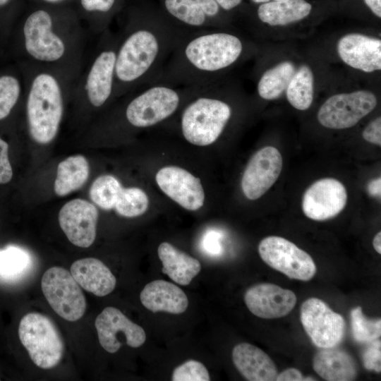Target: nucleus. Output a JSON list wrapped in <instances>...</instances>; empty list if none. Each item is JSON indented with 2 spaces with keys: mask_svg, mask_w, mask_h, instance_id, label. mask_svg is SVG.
Instances as JSON below:
<instances>
[{
  "mask_svg": "<svg viewBox=\"0 0 381 381\" xmlns=\"http://www.w3.org/2000/svg\"><path fill=\"white\" fill-rule=\"evenodd\" d=\"M173 381H209V373L200 362L188 360L177 366L173 371Z\"/></svg>",
  "mask_w": 381,
  "mask_h": 381,
  "instance_id": "35",
  "label": "nucleus"
},
{
  "mask_svg": "<svg viewBox=\"0 0 381 381\" xmlns=\"http://www.w3.org/2000/svg\"><path fill=\"white\" fill-rule=\"evenodd\" d=\"M255 4L269 2L270 0H252Z\"/></svg>",
  "mask_w": 381,
  "mask_h": 381,
  "instance_id": "45",
  "label": "nucleus"
},
{
  "mask_svg": "<svg viewBox=\"0 0 381 381\" xmlns=\"http://www.w3.org/2000/svg\"><path fill=\"white\" fill-rule=\"evenodd\" d=\"M24 95V80L16 64L0 71V121L7 119Z\"/></svg>",
  "mask_w": 381,
  "mask_h": 381,
  "instance_id": "29",
  "label": "nucleus"
},
{
  "mask_svg": "<svg viewBox=\"0 0 381 381\" xmlns=\"http://www.w3.org/2000/svg\"><path fill=\"white\" fill-rule=\"evenodd\" d=\"M169 18L188 30L212 28L219 23L221 8L215 0H163Z\"/></svg>",
  "mask_w": 381,
  "mask_h": 381,
  "instance_id": "18",
  "label": "nucleus"
},
{
  "mask_svg": "<svg viewBox=\"0 0 381 381\" xmlns=\"http://www.w3.org/2000/svg\"><path fill=\"white\" fill-rule=\"evenodd\" d=\"M300 318L306 332L318 347L333 348L343 339L344 319L318 298L303 303Z\"/></svg>",
  "mask_w": 381,
  "mask_h": 381,
  "instance_id": "11",
  "label": "nucleus"
},
{
  "mask_svg": "<svg viewBox=\"0 0 381 381\" xmlns=\"http://www.w3.org/2000/svg\"><path fill=\"white\" fill-rule=\"evenodd\" d=\"M118 32L107 29L97 37L88 61L75 80L71 99L97 110L114 98L115 67Z\"/></svg>",
  "mask_w": 381,
  "mask_h": 381,
  "instance_id": "5",
  "label": "nucleus"
},
{
  "mask_svg": "<svg viewBox=\"0 0 381 381\" xmlns=\"http://www.w3.org/2000/svg\"><path fill=\"white\" fill-rule=\"evenodd\" d=\"M123 0H75L73 7L89 35L97 37L109 28Z\"/></svg>",
  "mask_w": 381,
  "mask_h": 381,
  "instance_id": "23",
  "label": "nucleus"
},
{
  "mask_svg": "<svg viewBox=\"0 0 381 381\" xmlns=\"http://www.w3.org/2000/svg\"><path fill=\"white\" fill-rule=\"evenodd\" d=\"M274 1H284V0H274Z\"/></svg>",
  "mask_w": 381,
  "mask_h": 381,
  "instance_id": "46",
  "label": "nucleus"
},
{
  "mask_svg": "<svg viewBox=\"0 0 381 381\" xmlns=\"http://www.w3.org/2000/svg\"><path fill=\"white\" fill-rule=\"evenodd\" d=\"M282 169L279 150L266 146L250 159L241 179V189L246 198L254 200L262 196L277 181Z\"/></svg>",
  "mask_w": 381,
  "mask_h": 381,
  "instance_id": "13",
  "label": "nucleus"
},
{
  "mask_svg": "<svg viewBox=\"0 0 381 381\" xmlns=\"http://www.w3.org/2000/svg\"><path fill=\"white\" fill-rule=\"evenodd\" d=\"M286 90L292 107L302 111L308 109L313 99V74L310 67L303 65L296 71Z\"/></svg>",
  "mask_w": 381,
  "mask_h": 381,
  "instance_id": "32",
  "label": "nucleus"
},
{
  "mask_svg": "<svg viewBox=\"0 0 381 381\" xmlns=\"http://www.w3.org/2000/svg\"><path fill=\"white\" fill-rule=\"evenodd\" d=\"M157 254L162 263V272L180 285H188L200 272L201 265L196 258L168 242L159 244Z\"/></svg>",
  "mask_w": 381,
  "mask_h": 381,
  "instance_id": "25",
  "label": "nucleus"
},
{
  "mask_svg": "<svg viewBox=\"0 0 381 381\" xmlns=\"http://www.w3.org/2000/svg\"><path fill=\"white\" fill-rule=\"evenodd\" d=\"M364 1L376 16L381 17V0H364Z\"/></svg>",
  "mask_w": 381,
  "mask_h": 381,
  "instance_id": "43",
  "label": "nucleus"
},
{
  "mask_svg": "<svg viewBox=\"0 0 381 381\" xmlns=\"http://www.w3.org/2000/svg\"><path fill=\"white\" fill-rule=\"evenodd\" d=\"M381 179L380 177L371 180L367 186V191L372 197L380 198L381 194Z\"/></svg>",
  "mask_w": 381,
  "mask_h": 381,
  "instance_id": "41",
  "label": "nucleus"
},
{
  "mask_svg": "<svg viewBox=\"0 0 381 381\" xmlns=\"http://www.w3.org/2000/svg\"><path fill=\"white\" fill-rule=\"evenodd\" d=\"M88 34L72 6L29 4L9 41L17 61L56 68L77 79L85 62Z\"/></svg>",
  "mask_w": 381,
  "mask_h": 381,
  "instance_id": "1",
  "label": "nucleus"
},
{
  "mask_svg": "<svg viewBox=\"0 0 381 381\" xmlns=\"http://www.w3.org/2000/svg\"><path fill=\"white\" fill-rule=\"evenodd\" d=\"M311 9L305 0L274 1L262 4L258 16L260 21L272 26L286 25L306 18Z\"/></svg>",
  "mask_w": 381,
  "mask_h": 381,
  "instance_id": "27",
  "label": "nucleus"
},
{
  "mask_svg": "<svg viewBox=\"0 0 381 381\" xmlns=\"http://www.w3.org/2000/svg\"><path fill=\"white\" fill-rule=\"evenodd\" d=\"M188 30L133 11L118 32L114 98L151 83Z\"/></svg>",
  "mask_w": 381,
  "mask_h": 381,
  "instance_id": "2",
  "label": "nucleus"
},
{
  "mask_svg": "<svg viewBox=\"0 0 381 381\" xmlns=\"http://www.w3.org/2000/svg\"><path fill=\"white\" fill-rule=\"evenodd\" d=\"M13 177V170L8 159V144L0 137V184L8 183Z\"/></svg>",
  "mask_w": 381,
  "mask_h": 381,
  "instance_id": "37",
  "label": "nucleus"
},
{
  "mask_svg": "<svg viewBox=\"0 0 381 381\" xmlns=\"http://www.w3.org/2000/svg\"><path fill=\"white\" fill-rule=\"evenodd\" d=\"M362 136L365 140L381 145V117L378 116L372 121L363 130Z\"/></svg>",
  "mask_w": 381,
  "mask_h": 381,
  "instance_id": "38",
  "label": "nucleus"
},
{
  "mask_svg": "<svg viewBox=\"0 0 381 381\" xmlns=\"http://www.w3.org/2000/svg\"><path fill=\"white\" fill-rule=\"evenodd\" d=\"M24 80V102L30 138L47 145L56 137L68 99L77 80L56 68L17 61Z\"/></svg>",
  "mask_w": 381,
  "mask_h": 381,
  "instance_id": "4",
  "label": "nucleus"
},
{
  "mask_svg": "<svg viewBox=\"0 0 381 381\" xmlns=\"http://www.w3.org/2000/svg\"><path fill=\"white\" fill-rule=\"evenodd\" d=\"M30 4L43 5L49 6H72L75 0H28Z\"/></svg>",
  "mask_w": 381,
  "mask_h": 381,
  "instance_id": "40",
  "label": "nucleus"
},
{
  "mask_svg": "<svg viewBox=\"0 0 381 381\" xmlns=\"http://www.w3.org/2000/svg\"><path fill=\"white\" fill-rule=\"evenodd\" d=\"M377 104L376 96L368 90L334 95L320 107L318 120L328 128H349L373 111Z\"/></svg>",
  "mask_w": 381,
  "mask_h": 381,
  "instance_id": "10",
  "label": "nucleus"
},
{
  "mask_svg": "<svg viewBox=\"0 0 381 381\" xmlns=\"http://www.w3.org/2000/svg\"><path fill=\"white\" fill-rule=\"evenodd\" d=\"M276 380L277 381H306L315 380L310 377H304L302 373L296 368H288L280 374L277 375Z\"/></svg>",
  "mask_w": 381,
  "mask_h": 381,
  "instance_id": "39",
  "label": "nucleus"
},
{
  "mask_svg": "<svg viewBox=\"0 0 381 381\" xmlns=\"http://www.w3.org/2000/svg\"><path fill=\"white\" fill-rule=\"evenodd\" d=\"M95 326L100 345L110 353L118 351L123 344L138 348L146 340L143 328L114 307L105 308L96 318Z\"/></svg>",
  "mask_w": 381,
  "mask_h": 381,
  "instance_id": "12",
  "label": "nucleus"
},
{
  "mask_svg": "<svg viewBox=\"0 0 381 381\" xmlns=\"http://www.w3.org/2000/svg\"><path fill=\"white\" fill-rule=\"evenodd\" d=\"M25 0H0V44L10 40L12 30L25 7Z\"/></svg>",
  "mask_w": 381,
  "mask_h": 381,
  "instance_id": "34",
  "label": "nucleus"
},
{
  "mask_svg": "<svg viewBox=\"0 0 381 381\" xmlns=\"http://www.w3.org/2000/svg\"><path fill=\"white\" fill-rule=\"evenodd\" d=\"M89 172V164L83 155L70 156L61 161L54 185L56 195L62 197L79 189L87 180Z\"/></svg>",
  "mask_w": 381,
  "mask_h": 381,
  "instance_id": "28",
  "label": "nucleus"
},
{
  "mask_svg": "<svg viewBox=\"0 0 381 381\" xmlns=\"http://www.w3.org/2000/svg\"><path fill=\"white\" fill-rule=\"evenodd\" d=\"M351 330L354 339L358 342H370L381 335V320L367 318L358 306L351 311Z\"/></svg>",
  "mask_w": 381,
  "mask_h": 381,
  "instance_id": "33",
  "label": "nucleus"
},
{
  "mask_svg": "<svg viewBox=\"0 0 381 381\" xmlns=\"http://www.w3.org/2000/svg\"><path fill=\"white\" fill-rule=\"evenodd\" d=\"M258 253L266 264L291 279L309 281L316 273L310 255L284 238L270 236L263 238L258 245Z\"/></svg>",
  "mask_w": 381,
  "mask_h": 381,
  "instance_id": "9",
  "label": "nucleus"
},
{
  "mask_svg": "<svg viewBox=\"0 0 381 381\" xmlns=\"http://www.w3.org/2000/svg\"><path fill=\"white\" fill-rule=\"evenodd\" d=\"M363 363L365 368L369 370L380 373L381 370V344L380 340L375 339L363 353Z\"/></svg>",
  "mask_w": 381,
  "mask_h": 381,
  "instance_id": "36",
  "label": "nucleus"
},
{
  "mask_svg": "<svg viewBox=\"0 0 381 381\" xmlns=\"http://www.w3.org/2000/svg\"><path fill=\"white\" fill-rule=\"evenodd\" d=\"M232 359L237 370L248 380H276L278 373L274 363L262 349L253 344L236 345L232 351Z\"/></svg>",
  "mask_w": 381,
  "mask_h": 381,
  "instance_id": "21",
  "label": "nucleus"
},
{
  "mask_svg": "<svg viewBox=\"0 0 381 381\" xmlns=\"http://www.w3.org/2000/svg\"><path fill=\"white\" fill-rule=\"evenodd\" d=\"M244 301L255 316L272 319L288 315L296 305V296L291 290L262 283L250 287L245 294Z\"/></svg>",
  "mask_w": 381,
  "mask_h": 381,
  "instance_id": "17",
  "label": "nucleus"
},
{
  "mask_svg": "<svg viewBox=\"0 0 381 381\" xmlns=\"http://www.w3.org/2000/svg\"><path fill=\"white\" fill-rule=\"evenodd\" d=\"M71 274L85 291L97 296H104L113 291L116 279L109 268L100 260L85 258L73 262Z\"/></svg>",
  "mask_w": 381,
  "mask_h": 381,
  "instance_id": "22",
  "label": "nucleus"
},
{
  "mask_svg": "<svg viewBox=\"0 0 381 381\" xmlns=\"http://www.w3.org/2000/svg\"><path fill=\"white\" fill-rule=\"evenodd\" d=\"M313 368L328 381L353 380L357 374L353 358L346 351L332 348L325 349L315 354Z\"/></svg>",
  "mask_w": 381,
  "mask_h": 381,
  "instance_id": "26",
  "label": "nucleus"
},
{
  "mask_svg": "<svg viewBox=\"0 0 381 381\" xmlns=\"http://www.w3.org/2000/svg\"><path fill=\"white\" fill-rule=\"evenodd\" d=\"M296 71L294 64L282 61L264 72L258 80V95L266 100L276 99L286 90Z\"/></svg>",
  "mask_w": 381,
  "mask_h": 381,
  "instance_id": "30",
  "label": "nucleus"
},
{
  "mask_svg": "<svg viewBox=\"0 0 381 381\" xmlns=\"http://www.w3.org/2000/svg\"><path fill=\"white\" fill-rule=\"evenodd\" d=\"M134 187L124 188L112 175H102L92 183L90 189L92 201L103 210L115 211L123 216L133 196Z\"/></svg>",
  "mask_w": 381,
  "mask_h": 381,
  "instance_id": "24",
  "label": "nucleus"
},
{
  "mask_svg": "<svg viewBox=\"0 0 381 381\" xmlns=\"http://www.w3.org/2000/svg\"><path fill=\"white\" fill-rule=\"evenodd\" d=\"M156 182L162 191L183 208L195 211L205 201V191L200 179L186 169L167 166L156 174Z\"/></svg>",
  "mask_w": 381,
  "mask_h": 381,
  "instance_id": "14",
  "label": "nucleus"
},
{
  "mask_svg": "<svg viewBox=\"0 0 381 381\" xmlns=\"http://www.w3.org/2000/svg\"><path fill=\"white\" fill-rule=\"evenodd\" d=\"M244 51L243 41L230 32L214 28L187 30L151 83L181 87L210 85L236 64Z\"/></svg>",
  "mask_w": 381,
  "mask_h": 381,
  "instance_id": "3",
  "label": "nucleus"
},
{
  "mask_svg": "<svg viewBox=\"0 0 381 381\" xmlns=\"http://www.w3.org/2000/svg\"><path fill=\"white\" fill-rule=\"evenodd\" d=\"M32 268V259L25 250L16 246L0 250V281L6 283L20 281Z\"/></svg>",
  "mask_w": 381,
  "mask_h": 381,
  "instance_id": "31",
  "label": "nucleus"
},
{
  "mask_svg": "<svg viewBox=\"0 0 381 381\" xmlns=\"http://www.w3.org/2000/svg\"><path fill=\"white\" fill-rule=\"evenodd\" d=\"M337 52L348 66L366 73L381 69V40L360 33H349L337 43Z\"/></svg>",
  "mask_w": 381,
  "mask_h": 381,
  "instance_id": "19",
  "label": "nucleus"
},
{
  "mask_svg": "<svg viewBox=\"0 0 381 381\" xmlns=\"http://www.w3.org/2000/svg\"><path fill=\"white\" fill-rule=\"evenodd\" d=\"M373 245L375 250L377 251V253L380 254L381 253V232L380 231L377 233V234L375 236L373 240Z\"/></svg>",
  "mask_w": 381,
  "mask_h": 381,
  "instance_id": "44",
  "label": "nucleus"
},
{
  "mask_svg": "<svg viewBox=\"0 0 381 381\" xmlns=\"http://www.w3.org/2000/svg\"><path fill=\"white\" fill-rule=\"evenodd\" d=\"M18 336L37 367L50 369L60 363L64 342L55 325L46 315L35 312L25 315L19 323Z\"/></svg>",
  "mask_w": 381,
  "mask_h": 381,
  "instance_id": "7",
  "label": "nucleus"
},
{
  "mask_svg": "<svg viewBox=\"0 0 381 381\" xmlns=\"http://www.w3.org/2000/svg\"><path fill=\"white\" fill-rule=\"evenodd\" d=\"M42 293L54 311L63 319L74 322L86 310L85 297L70 272L61 267H52L42 275Z\"/></svg>",
  "mask_w": 381,
  "mask_h": 381,
  "instance_id": "8",
  "label": "nucleus"
},
{
  "mask_svg": "<svg viewBox=\"0 0 381 381\" xmlns=\"http://www.w3.org/2000/svg\"><path fill=\"white\" fill-rule=\"evenodd\" d=\"M218 82L202 87L184 104L180 127L183 138L207 146L221 136L232 116L231 106L220 97Z\"/></svg>",
  "mask_w": 381,
  "mask_h": 381,
  "instance_id": "6",
  "label": "nucleus"
},
{
  "mask_svg": "<svg viewBox=\"0 0 381 381\" xmlns=\"http://www.w3.org/2000/svg\"><path fill=\"white\" fill-rule=\"evenodd\" d=\"M98 215V210L92 203L76 198L61 207L59 223L71 243L80 248H88L95 240Z\"/></svg>",
  "mask_w": 381,
  "mask_h": 381,
  "instance_id": "16",
  "label": "nucleus"
},
{
  "mask_svg": "<svg viewBox=\"0 0 381 381\" xmlns=\"http://www.w3.org/2000/svg\"><path fill=\"white\" fill-rule=\"evenodd\" d=\"M347 193L344 186L333 178L313 183L304 193L302 209L304 214L315 221L337 216L346 206Z\"/></svg>",
  "mask_w": 381,
  "mask_h": 381,
  "instance_id": "15",
  "label": "nucleus"
},
{
  "mask_svg": "<svg viewBox=\"0 0 381 381\" xmlns=\"http://www.w3.org/2000/svg\"><path fill=\"white\" fill-rule=\"evenodd\" d=\"M140 300L145 308L153 313L181 314L188 306L184 291L173 283L162 279L146 284L140 292Z\"/></svg>",
  "mask_w": 381,
  "mask_h": 381,
  "instance_id": "20",
  "label": "nucleus"
},
{
  "mask_svg": "<svg viewBox=\"0 0 381 381\" xmlns=\"http://www.w3.org/2000/svg\"><path fill=\"white\" fill-rule=\"evenodd\" d=\"M219 7L224 11H229L238 6L243 0H215Z\"/></svg>",
  "mask_w": 381,
  "mask_h": 381,
  "instance_id": "42",
  "label": "nucleus"
}]
</instances>
